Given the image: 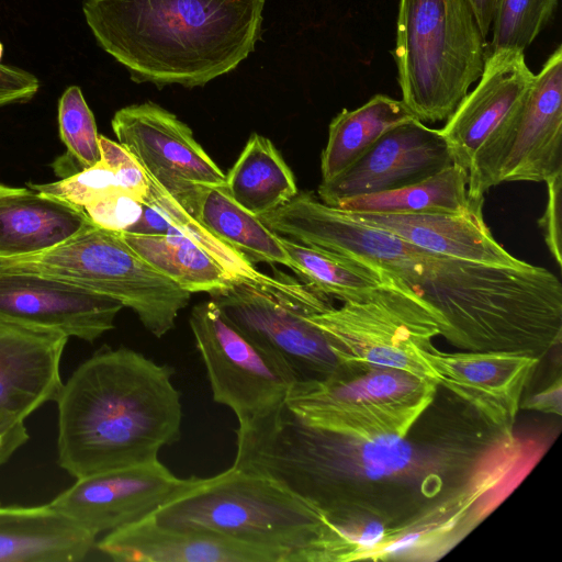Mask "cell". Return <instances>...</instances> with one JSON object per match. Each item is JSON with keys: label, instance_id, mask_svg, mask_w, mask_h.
Wrapping results in <instances>:
<instances>
[{"label": "cell", "instance_id": "cell-10", "mask_svg": "<svg viewBox=\"0 0 562 562\" xmlns=\"http://www.w3.org/2000/svg\"><path fill=\"white\" fill-rule=\"evenodd\" d=\"M562 173V47L550 55L516 109L487 136L468 170V198L504 182H547Z\"/></svg>", "mask_w": 562, "mask_h": 562}, {"label": "cell", "instance_id": "cell-22", "mask_svg": "<svg viewBox=\"0 0 562 562\" xmlns=\"http://www.w3.org/2000/svg\"><path fill=\"white\" fill-rule=\"evenodd\" d=\"M89 223L83 209L65 200L0 182V258L45 251Z\"/></svg>", "mask_w": 562, "mask_h": 562}, {"label": "cell", "instance_id": "cell-2", "mask_svg": "<svg viewBox=\"0 0 562 562\" xmlns=\"http://www.w3.org/2000/svg\"><path fill=\"white\" fill-rule=\"evenodd\" d=\"M260 220L277 234L385 274L435 314L440 336L464 351L540 359L562 338V283L542 267H506L432 252L297 193Z\"/></svg>", "mask_w": 562, "mask_h": 562}, {"label": "cell", "instance_id": "cell-35", "mask_svg": "<svg viewBox=\"0 0 562 562\" xmlns=\"http://www.w3.org/2000/svg\"><path fill=\"white\" fill-rule=\"evenodd\" d=\"M548 201L542 217L539 220V226L543 233L544 241L555 260L557 265H562V237H561V202H562V173H558L547 182Z\"/></svg>", "mask_w": 562, "mask_h": 562}, {"label": "cell", "instance_id": "cell-5", "mask_svg": "<svg viewBox=\"0 0 562 562\" xmlns=\"http://www.w3.org/2000/svg\"><path fill=\"white\" fill-rule=\"evenodd\" d=\"M150 518L165 528L215 533L279 553L284 562H348L341 531L272 480L233 465Z\"/></svg>", "mask_w": 562, "mask_h": 562}, {"label": "cell", "instance_id": "cell-20", "mask_svg": "<svg viewBox=\"0 0 562 562\" xmlns=\"http://www.w3.org/2000/svg\"><path fill=\"white\" fill-rule=\"evenodd\" d=\"M95 546L119 562H284L272 550L215 533L160 527L150 516L108 532Z\"/></svg>", "mask_w": 562, "mask_h": 562}, {"label": "cell", "instance_id": "cell-30", "mask_svg": "<svg viewBox=\"0 0 562 562\" xmlns=\"http://www.w3.org/2000/svg\"><path fill=\"white\" fill-rule=\"evenodd\" d=\"M558 0H497L491 52H525L551 19Z\"/></svg>", "mask_w": 562, "mask_h": 562}, {"label": "cell", "instance_id": "cell-27", "mask_svg": "<svg viewBox=\"0 0 562 562\" xmlns=\"http://www.w3.org/2000/svg\"><path fill=\"white\" fill-rule=\"evenodd\" d=\"M468 171L456 165L395 190L351 198L337 204L345 212L362 214L462 213L484 202L468 198Z\"/></svg>", "mask_w": 562, "mask_h": 562}, {"label": "cell", "instance_id": "cell-1", "mask_svg": "<svg viewBox=\"0 0 562 562\" xmlns=\"http://www.w3.org/2000/svg\"><path fill=\"white\" fill-rule=\"evenodd\" d=\"M442 391L407 434L372 438L312 426L284 402L239 424L233 467L272 480L326 519L361 514L386 524L393 541L406 536L415 553L438 551L481 519L483 499L519 458L515 436Z\"/></svg>", "mask_w": 562, "mask_h": 562}, {"label": "cell", "instance_id": "cell-41", "mask_svg": "<svg viewBox=\"0 0 562 562\" xmlns=\"http://www.w3.org/2000/svg\"><path fill=\"white\" fill-rule=\"evenodd\" d=\"M2 54H3V46H2V44H1V42H0V60H1V58H2ZM0 64H1V63H0Z\"/></svg>", "mask_w": 562, "mask_h": 562}, {"label": "cell", "instance_id": "cell-3", "mask_svg": "<svg viewBox=\"0 0 562 562\" xmlns=\"http://www.w3.org/2000/svg\"><path fill=\"white\" fill-rule=\"evenodd\" d=\"M173 372L125 347L85 360L56 400L59 467L79 479L157 460L181 436Z\"/></svg>", "mask_w": 562, "mask_h": 562}, {"label": "cell", "instance_id": "cell-34", "mask_svg": "<svg viewBox=\"0 0 562 562\" xmlns=\"http://www.w3.org/2000/svg\"><path fill=\"white\" fill-rule=\"evenodd\" d=\"M101 159L115 170L121 189L142 203L149 193L148 179L136 159L120 144L100 135Z\"/></svg>", "mask_w": 562, "mask_h": 562}, {"label": "cell", "instance_id": "cell-29", "mask_svg": "<svg viewBox=\"0 0 562 562\" xmlns=\"http://www.w3.org/2000/svg\"><path fill=\"white\" fill-rule=\"evenodd\" d=\"M292 270L314 291L341 302L376 286L379 274L325 249L281 236Z\"/></svg>", "mask_w": 562, "mask_h": 562}, {"label": "cell", "instance_id": "cell-19", "mask_svg": "<svg viewBox=\"0 0 562 562\" xmlns=\"http://www.w3.org/2000/svg\"><path fill=\"white\" fill-rule=\"evenodd\" d=\"M535 77L524 52L503 49L486 56L477 86L440 130L453 164L469 170L481 144L522 101Z\"/></svg>", "mask_w": 562, "mask_h": 562}, {"label": "cell", "instance_id": "cell-36", "mask_svg": "<svg viewBox=\"0 0 562 562\" xmlns=\"http://www.w3.org/2000/svg\"><path fill=\"white\" fill-rule=\"evenodd\" d=\"M37 78L29 71L0 64V106L30 101L38 91Z\"/></svg>", "mask_w": 562, "mask_h": 562}, {"label": "cell", "instance_id": "cell-6", "mask_svg": "<svg viewBox=\"0 0 562 562\" xmlns=\"http://www.w3.org/2000/svg\"><path fill=\"white\" fill-rule=\"evenodd\" d=\"M396 26L402 101L423 123L448 120L486 58L468 0H400Z\"/></svg>", "mask_w": 562, "mask_h": 562}, {"label": "cell", "instance_id": "cell-28", "mask_svg": "<svg viewBox=\"0 0 562 562\" xmlns=\"http://www.w3.org/2000/svg\"><path fill=\"white\" fill-rule=\"evenodd\" d=\"M146 262L191 293H211L233 279L207 254L184 235L119 233Z\"/></svg>", "mask_w": 562, "mask_h": 562}, {"label": "cell", "instance_id": "cell-38", "mask_svg": "<svg viewBox=\"0 0 562 562\" xmlns=\"http://www.w3.org/2000/svg\"><path fill=\"white\" fill-rule=\"evenodd\" d=\"M520 408L544 414L561 416L562 413V383L557 378L546 389L520 402Z\"/></svg>", "mask_w": 562, "mask_h": 562}, {"label": "cell", "instance_id": "cell-23", "mask_svg": "<svg viewBox=\"0 0 562 562\" xmlns=\"http://www.w3.org/2000/svg\"><path fill=\"white\" fill-rule=\"evenodd\" d=\"M97 536L49 503L0 504V562H77Z\"/></svg>", "mask_w": 562, "mask_h": 562}, {"label": "cell", "instance_id": "cell-26", "mask_svg": "<svg viewBox=\"0 0 562 562\" xmlns=\"http://www.w3.org/2000/svg\"><path fill=\"white\" fill-rule=\"evenodd\" d=\"M190 213L254 265L278 263L292 270L281 235L237 204L223 187L201 186Z\"/></svg>", "mask_w": 562, "mask_h": 562}, {"label": "cell", "instance_id": "cell-9", "mask_svg": "<svg viewBox=\"0 0 562 562\" xmlns=\"http://www.w3.org/2000/svg\"><path fill=\"white\" fill-rule=\"evenodd\" d=\"M339 307L310 314L341 366L392 368L434 379L420 352L440 335L432 311L385 274Z\"/></svg>", "mask_w": 562, "mask_h": 562}, {"label": "cell", "instance_id": "cell-8", "mask_svg": "<svg viewBox=\"0 0 562 562\" xmlns=\"http://www.w3.org/2000/svg\"><path fill=\"white\" fill-rule=\"evenodd\" d=\"M438 387L434 379L398 369L341 366L324 379L296 382L285 404L303 422L339 435L403 436Z\"/></svg>", "mask_w": 562, "mask_h": 562}, {"label": "cell", "instance_id": "cell-14", "mask_svg": "<svg viewBox=\"0 0 562 562\" xmlns=\"http://www.w3.org/2000/svg\"><path fill=\"white\" fill-rule=\"evenodd\" d=\"M198 481L177 477L157 459L79 477L49 504L98 536L151 516Z\"/></svg>", "mask_w": 562, "mask_h": 562}, {"label": "cell", "instance_id": "cell-39", "mask_svg": "<svg viewBox=\"0 0 562 562\" xmlns=\"http://www.w3.org/2000/svg\"><path fill=\"white\" fill-rule=\"evenodd\" d=\"M30 436L24 420L0 423V467L22 447Z\"/></svg>", "mask_w": 562, "mask_h": 562}, {"label": "cell", "instance_id": "cell-11", "mask_svg": "<svg viewBox=\"0 0 562 562\" xmlns=\"http://www.w3.org/2000/svg\"><path fill=\"white\" fill-rule=\"evenodd\" d=\"M189 324L213 400L229 407L238 424L285 402L296 383L294 375L231 323L211 299L192 307Z\"/></svg>", "mask_w": 562, "mask_h": 562}, {"label": "cell", "instance_id": "cell-40", "mask_svg": "<svg viewBox=\"0 0 562 562\" xmlns=\"http://www.w3.org/2000/svg\"><path fill=\"white\" fill-rule=\"evenodd\" d=\"M497 0H468L484 38L491 31Z\"/></svg>", "mask_w": 562, "mask_h": 562}, {"label": "cell", "instance_id": "cell-37", "mask_svg": "<svg viewBox=\"0 0 562 562\" xmlns=\"http://www.w3.org/2000/svg\"><path fill=\"white\" fill-rule=\"evenodd\" d=\"M126 232L143 235H167L173 234L178 229L154 203L146 201L143 202L139 218Z\"/></svg>", "mask_w": 562, "mask_h": 562}, {"label": "cell", "instance_id": "cell-7", "mask_svg": "<svg viewBox=\"0 0 562 562\" xmlns=\"http://www.w3.org/2000/svg\"><path fill=\"white\" fill-rule=\"evenodd\" d=\"M0 270L36 273L112 297L157 338L175 327L192 294L146 262L117 232L92 222L45 251L0 258Z\"/></svg>", "mask_w": 562, "mask_h": 562}, {"label": "cell", "instance_id": "cell-31", "mask_svg": "<svg viewBox=\"0 0 562 562\" xmlns=\"http://www.w3.org/2000/svg\"><path fill=\"white\" fill-rule=\"evenodd\" d=\"M60 139L67 147L65 158L76 161V171L89 168L101 159L95 120L81 89L68 87L58 101Z\"/></svg>", "mask_w": 562, "mask_h": 562}, {"label": "cell", "instance_id": "cell-25", "mask_svg": "<svg viewBox=\"0 0 562 562\" xmlns=\"http://www.w3.org/2000/svg\"><path fill=\"white\" fill-rule=\"evenodd\" d=\"M225 176L226 193L257 216L274 211L299 193L294 175L280 151L257 133L250 135Z\"/></svg>", "mask_w": 562, "mask_h": 562}, {"label": "cell", "instance_id": "cell-13", "mask_svg": "<svg viewBox=\"0 0 562 562\" xmlns=\"http://www.w3.org/2000/svg\"><path fill=\"white\" fill-rule=\"evenodd\" d=\"M119 143L177 202L191 200L200 186L225 187V175L173 113L153 102L117 110L111 122Z\"/></svg>", "mask_w": 562, "mask_h": 562}, {"label": "cell", "instance_id": "cell-15", "mask_svg": "<svg viewBox=\"0 0 562 562\" xmlns=\"http://www.w3.org/2000/svg\"><path fill=\"white\" fill-rule=\"evenodd\" d=\"M451 164V154L440 130L413 120L386 132L340 175L322 181L317 198L336 206L351 198L418 182Z\"/></svg>", "mask_w": 562, "mask_h": 562}, {"label": "cell", "instance_id": "cell-12", "mask_svg": "<svg viewBox=\"0 0 562 562\" xmlns=\"http://www.w3.org/2000/svg\"><path fill=\"white\" fill-rule=\"evenodd\" d=\"M209 294L226 318L283 363L296 382L324 379L341 367L325 334L308 319L311 308L237 280Z\"/></svg>", "mask_w": 562, "mask_h": 562}, {"label": "cell", "instance_id": "cell-17", "mask_svg": "<svg viewBox=\"0 0 562 562\" xmlns=\"http://www.w3.org/2000/svg\"><path fill=\"white\" fill-rule=\"evenodd\" d=\"M116 300L45 276L0 270V319L92 342L114 328Z\"/></svg>", "mask_w": 562, "mask_h": 562}, {"label": "cell", "instance_id": "cell-4", "mask_svg": "<svg viewBox=\"0 0 562 562\" xmlns=\"http://www.w3.org/2000/svg\"><path fill=\"white\" fill-rule=\"evenodd\" d=\"M266 0H83L100 47L137 83L202 87L260 38Z\"/></svg>", "mask_w": 562, "mask_h": 562}, {"label": "cell", "instance_id": "cell-24", "mask_svg": "<svg viewBox=\"0 0 562 562\" xmlns=\"http://www.w3.org/2000/svg\"><path fill=\"white\" fill-rule=\"evenodd\" d=\"M418 120L402 100L375 94L363 105L344 109L330 122L321 157L322 181H329L362 157L386 132Z\"/></svg>", "mask_w": 562, "mask_h": 562}, {"label": "cell", "instance_id": "cell-18", "mask_svg": "<svg viewBox=\"0 0 562 562\" xmlns=\"http://www.w3.org/2000/svg\"><path fill=\"white\" fill-rule=\"evenodd\" d=\"M68 338L56 330L0 319V423L25 420L42 405L56 402Z\"/></svg>", "mask_w": 562, "mask_h": 562}, {"label": "cell", "instance_id": "cell-33", "mask_svg": "<svg viewBox=\"0 0 562 562\" xmlns=\"http://www.w3.org/2000/svg\"><path fill=\"white\" fill-rule=\"evenodd\" d=\"M143 203L131 194L117 192L83 207L92 223L108 231L126 232L140 216Z\"/></svg>", "mask_w": 562, "mask_h": 562}, {"label": "cell", "instance_id": "cell-32", "mask_svg": "<svg viewBox=\"0 0 562 562\" xmlns=\"http://www.w3.org/2000/svg\"><path fill=\"white\" fill-rule=\"evenodd\" d=\"M27 186L81 209L110 194L124 192L120 187L115 170L102 159L95 165L58 181L42 184L27 183Z\"/></svg>", "mask_w": 562, "mask_h": 562}, {"label": "cell", "instance_id": "cell-21", "mask_svg": "<svg viewBox=\"0 0 562 562\" xmlns=\"http://www.w3.org/2000/svg\"><path fill=\"white\" fill-rule=\"evenodd\" d=\"M347 213L357 221L387 231L436 254L506 267L526 263L497 243L484 222L483 206L462 213Z\"/></svg>", "mask_w": 562, "mask_h": 562}, {"label": "cell", "instance_id": "cell-16", "mask_svg": "<svg viewBox=\"0 0 562 562\" xmlns=\"http://www.w3.org/2000/svg\"><path fill=\"white\" fill-rule=\"evenodd\" d=\"M420 355L440 386L514 436L521 397L539 357L515 351L443 352L436 347Z\"/></svg>", "mask_w": 562, "mask_h": 562}]
</instances>
